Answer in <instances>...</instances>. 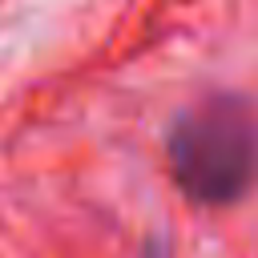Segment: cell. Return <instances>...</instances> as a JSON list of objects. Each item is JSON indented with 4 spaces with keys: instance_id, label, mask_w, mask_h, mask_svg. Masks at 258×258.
Returning a JSON list of instances; mask_svg holds the SVG:
<instances>
[{
    "instance_id": "1",
    "label": "cell",
    "mask_w": 258,
    "mask_h": 258,
    "mask_svg": "<svg viewBox=\"0 0 258 258\" xmlns=\"http://www.w3.org/2000/svg\"><path fill=\"white\" fill-rule=\"evenodd\" d=\"M169 169L185 198L202 206L238 202L258 177V121L234 97H210L177 117Z\"/></svg>"
}]
</instances>
